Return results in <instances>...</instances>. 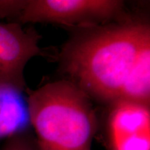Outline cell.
Wrapping results in <instances>:
<instances>
[{
	"instance_id": "cell-6",
	"label": "cell",
	"mask_w": 150,
	"mask_h": 150,
	"mask_svg": "<svg viewBox=\"0 0 150 150\" xmlns=\"http://www.w3.org/2000/svg\"><path fill=\"white\" fill-rule=\"evenodd\" d=\"M23 93L0 80V140L26 131L30 125Z\"/></svg>"
},
{
	"instance_id": "cell-4",
	"label": "cell",
	"mask_w": 150,
	"mask_h": 150,
	"mask_svg": "<svg viewBox=\"0 0 150 150\" xmlns=\"http://www.w3.org/2000/svg\"><path fill=\"white\" fill-rule=\"evenodd\" d=\"M40 38L18 22L0 21V80L25 91L24 70L30 60L42 54Z\"/></svg>"
},
{
	"instance_id": "cell-1",
	"label": "cell",
	"mask_w": 150,
	"mask_h": 150,
	"mask_svg": "<svg viewBox=\"0 0 150 150\" xmlns=\"http://www.w3.org/2000/svg\"><path fill=\"white\" fill-rule=\"evenodd\" d=\"M150 41L149 24L141 22L103 27L79 38L63 53L73 83L92 98L115 103L142 46Z\"/></svg>"
},
{
	"instance_id": "cell-2",
	"label": "cell",
	"mask_w": 150,
	"mask_h": 150,
	"mask_svg": "<svg viewBox=\"0 0 150 150\" xmlns=\"http://www.w3.org/2000/svg\"><path fill=\"white\" fill-rule=\"evenodd\" d=\"M29 124L39 150H92L97 118L91 98L70 81L29 92Z\"/></svg>"
},
{
	"instance_id": "cell-9",
	"label": "cell",
	"mask_w": 150,
	"mask_h": 150,
	"mask_svg": "<svg viewBox=\"0 0 150 150\" xmlns=\"http://www.w3.org/2000/svg\"><path fill=\"white\" fill-rule=\"evenodd\" d=\"M27 0H0V21L2 19H15L16 22Z\"/></svg>"
},
{
	"instance_id": "cell-3",
	"label": "cell",
	"mask_w": 150,
	"mask_h": 150,
	"mask_svg": "<svg viewBox=\"0 0 150 150\" xmlns=\"http://www.w3.org/2000/svg\"><path fill=\"white\" fill-rule=\"evenodd\" d=\"M123 11L119 0H27L16 22L97 25L118 18Z\"/></svg>"
},
{
	"instance_id": "cell-7",
	"label": "cell",
	"mask_w": 150,
	"mask_h": 150,
	"mask_svg": "<svg viewBox=\"0 0 150 150\" xmlns=\"http://www.w3.org/2000/svg\"><path fill=\"white\" fill-rule=\"evenodd\" d=\"M121 100L149 106L150 41L142 46L125 79L116 102Z\"/></svg>"
},
{
	"instance_id": "cell-5",
	"label": "cell",
	"mask_w": 150,
	"mask_h": 150,
	"mask_svg": "<svg viewBox=\"0 0 150 150\" xmlns=\"http://www.w3.org/2000/svg\"><path fill=\"white\" fill-rule=\"evenodd\" d=\"M112 105L108 121L112 150H150L149 106L122 100Z\"/></svg>"
},
{
	"instance_id": "cell-8",
	"label": "cell",
	"mask_w": 150,
	"mask_h": 150,
	"mask_svg": "<svg viewBox=\"0 0 150 150\" xmlns=\"http://www.w3.org/2000/svg\"><path fill=\"white\" fill-rule=\"evenodd\" d=\"M1 150H39L35 137L27 131L7 138Z\"/></svg>"
}]
</instances>
